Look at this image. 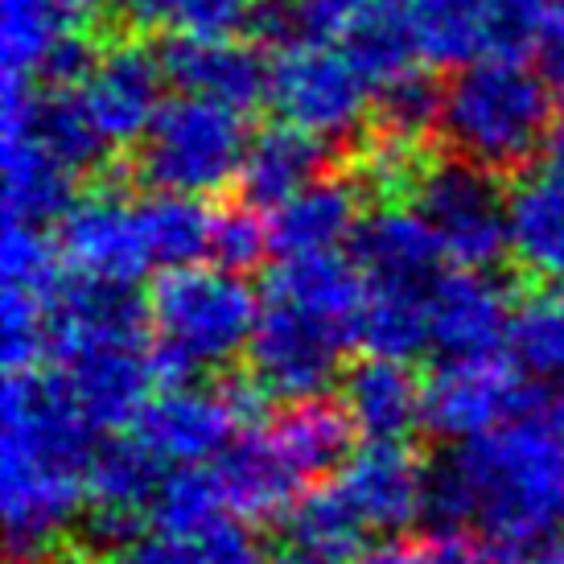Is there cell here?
Listing matches in <instances>:
<instances>
[{"label":"cell","mask_w":564,"mask_h":564,"mask_svg":"<svg viewBox=\"0 0 564 564\" xmlns=\"http://www.w3.org/2000/svg\"><path fill=\"white\" fill-rule=\"evenodd\" d=\"M561 511L564 445L552 429L516 421L429 462L424 516L441 528L466 532V523H478L495 544H511L552 532Z\"/></svg>","instance_id":"1"},{"label":"cell","mask_w":564,"mask_h":564,"mask_svg":"<svg viewBox=\"0 0 564 564\" xmlns=\"http://www.w3.org/2000/svg\"><path fill=\"white\" fill-rule=\"evenodd\" d=\"M552 128V79L528 58H482L441 87V141L490 177L528 170L549 149Z\"/></svg>","instance_id":"2"},{"label":"cell","mask_w":564,"mask_h":564,"mask_svg":"<svg viewBox=\"0 0 564 564\" xmlns=\"http://www.w3.org/2000/svg\"><path fill=\"white\" fill-rule=\"evenodd\" d=\"M144 310L158 379L173 388L248 350L260 322V301L243 276L215 264L161 272Z\"/></svg>","instance_id":"3"},{"label":"cell","mask_w":564,"mask_h":564,"mask_svg":"<svg viewBox=\"0 0 564 564\" xmlns=\"http://www.w3.org/2000/svg\"><path fill=\"white\" fill-rule=\"evenodd\" d=\"M248 144L243 111L194 95H173L141 141V177L158 194H219L239 182Z\"/></svg>","instance_id":"4"},{"label":"cell","mask_w":564,"mask_h":564,"mask_svg":"<svg viewBox=\"0 0 564 564\" xmlns=\"http://www.w3.org/2000/svg\"><path fill=\"white\" fill-rule=\"evenodd\" d=\"M416 0H260L256 21L284 42L314 37L350 54L367 70V79L383 83L416 70V30H412Z\"/></svg>","instance_id":"5"},{"label":"cell","mask_w":564,"mask_h":564,"mask_svg":"<svg viewBox=\"0 0 564 564\" xmlns=\"http://www.w3.org/2000/svg\"><path fill=\"white\" fill-rule=\"evenodd\" d=\"M268 104L276 108L281 124L322 144H338L355 141L376 111V83L343 50L314 37H293L272 58Z\"/></svg>","instance_id":"6"},{"label":"cell","mask_w":564,"mask_h":564,"mask_svg":"<svg viewBox=\"0 0 564 564\" xmlns=\"http://www.w3.org/2000/svg\"><path fill=\"white\" fill-rule=\"evenodd\" d=\"M412 206L457 268H490L511 251V198L499 177L466 161H429L412 186Z\"/></svg>","instance_id":"7"},{"label":"cell","mask_w":564,"mask_h":564,"mask_svg":"<svg viewBox=\"0 0 564 564\" xmlns=\"http://www.w3.org/2000/svg\"><path fill=\"white\" fill-rule=\"evenodd\" d=\"M264 408L260 383H231L215 388H170L149 400L137 421V437L173 466H198L219 457Z\"/></svg>","instance_id":"8"},{"label":"cell","mask_w":564,"mask_h":564,"mask_svg":"<svg viewBox=\"0 0 564 564\" xmlns=\"http://www.w3.org/2000/svg\"><path fill=\"white\" fill-rule=\"evenodd\" d=\"M165 79H170L165 63L153 50L144 42L120 37L111 46L95 50L70 87L104 149H124L149 137L153 120L165 108Z\"/></svg>","instance_id":"9"},{"label":"cell","mask_w":564,"mask_h":564,"mask_svg":"<svg viewBox=\"0 0 564 564\" xmlns=\"http://www.w3.org/2000/svg\"><path fill=\"white\" fill-rule=\"evenodd\" d=\"M95 0H0L4 83L70 87L91 58L87 25Z\"/></svg>","instance_id":"10"},{"label":"cell","mask_w":564,"mask_h":564,"mask_svg":"<svg viewBox=\"0 0 564 564\" xmlns=\"http://www.w3.org/2000/svg\"><path fill=\"white\" fill-rule=\"evenodd\" d=\"M528 408H535L532 383L499 355L445 359L424 383V424L457 445L516 424Z\"/></svg>","instance_id":"11"},{"label":"cell","mask_w":564,"mask_h":564,"mask_svg":"<svg viewBox=\"0 0 564 564\" xmlns=\"http://www.w3.org/2000/svg\"><path fill=\"white\" fill-rule=\"evenodd\" d=\"M355 264L362 268L367 301L433 310V293L445 276V251L416 206H383L362 219L355 236Z\"/></svg>","instance_id":"12"},{"label":"cell","mask_w":564,"mask_h":564,"mask_svg":"<svg viewBox=\"0 0 564 564\" xmlns=\"http://www.w3.org/2000/svg\"><path fill=\"white\" fill-rule=\"evenodd\" d=\"M346 343H350L346 329L264 297L248 346L251 383H260L264 395H281L289 404L314 400L338 371Z\"/></svg>","instance_id":"13"},{"label":"cell","mask_w":564,"mask_h":564,"mask_svg":"<svg viewBox=\"0 0 564 564\" xmlns=\"http://www.w3.org/2000/svg\"><path fill=\"white\" fill-rule=\"evenodd\" d=\"M58 376L83 408V416L95 429H120L137 424L153 400L158 362L153 343L144 334H111V338H87L54 350Z\"/></svg>","instance_id":"14"},{"label":"cell","mask_w":564,"mask_h":564,"mask_svg":"<svg viewBox=\"0 0 564 564\" xmlns=\"http://www.w3.org/2000/svg\"><path fill=\"white\" fill-rule=\"evenodd\" d=\"M161 466L165 462L141 437H108L95 445L83 507V535L95 561L141 535V519L153 516V499L165 482Z\"/></svg>","instance_id":"15"},{"label":"cell","mask_w":564,"mask_h":564,"mask_svg":"<svg viewBox=\"0 0 564 564\" xmlns=\"http://www.w3.org/2000/svg\"><path fill=\"white\" fill-rule=\"evenodd\" d=\"M58 251L70 276L95 284L132 289L153 268L141 203H128L108 189L87 194L66 210L58 223Z\"/></svg>","instance_id":"16"},{"label":"cell","mask_w":564,"mask_h":564,"mask_svg":"<svg viewBox=\"0 0 564 564\" xmlns=\"http://www.w3.org/2000/svg\"><path fill=\"white\" fill-rule=\"evenodd\" d=\"M511 293L482 268H454L445 272L433 293V346L445 359H486L511 346L516 326Z\"/></svg>","instance_id":"17"},{"label":"cell","mask_w":564,"mask_h":564,"mask_svg":"<svg viewBox=\"0 0 564 564\" xmlns=\"http://www.w3.org/2000/svg\"><path fill=\"white\" fill-rule=\"evenodd\" d=\"M338 486L355 502L367 532H404L424 516L429 462H421L404 441H367L359 454L346 457Z\"/></svg>","instance_id":"18"},{"label":"cell","mask_w":564,"mask_h":564,"mask_svg":"<svg viewBox=\"0 0 564 564\" xmlns=\"http://www.w3.org/2000/svg\"><path fill=\"white\" fill-rule=\"evenodd\" d=\"M161 63H165L173 87L194 99H210L231 111H251L260 99H268L272 63H264L260 50L239 37L170 42Z\"/></svg>","instance_id":"19"},{"label":"cell","mask_w":564,"mask_h":564,"mask_svg":"<svg viewBox=\"0 0 564 564\" xmlns=\"http://www.w3.org/2000/svg\"><path fill=\"white\" fill-rule=\"evenodd\" d=\"M0 165H4V223H42L58 219L79 203L75 198V173L50 153L30 132V124L0 111Z\"/></svg>","instance_id":"20"},{"label":"cell","mask_w":564,"mask_h":564,"mask_svg":"<svg viewBox=\"0 0 564 564\" xmlns=\"http://www.w3.org/2000/svg\"><path fill=\"white\" fill-rule=\"evenodd\" d=\"M268 301L293 305L301 314L322 317L329 326L346 329L359 338L362 305H367V281L362 268L343 251H322V256H289L272 268L264 284Z\"/></svg>","instance_id":"21"},{"label":"cell","mask_w":564,"mask_h":564,"mask_svg":"<svg viewBox=\"0 0 564 564\" xmlns=\"http://www.w3.org/2000/svg\"><path fill=\"white\" fill-rule=\"evenodd\" d=\"M215 482H219L223 507L236 511L239 519L268 523V519H289L297 507L301 478L281 457L268 433H239L219 457H215Z\"/></svg>","instance_id":"22"},{"label":"cell","mask_w":564,"mask_h":564,"mask_svg":"<svg viewBox=\"0 0 564 564\" xmlns=\"http://www.w3.org/2000/svg\"><path fill=\"white\" fill-rule=\"evenodd\" d=\"M343 408L367 441H408L424 424V383L404 359L367 355L346 367Z\"/></svg>","instance_id":"23"},{"label":"cell","mask_w":564,"mask_h":564,"mask_svg":"<svg viewBox=\"0 0 564 564\" xmlns=\"http://www.w3.org/2000/svg\"><path fill=\"white\" fill-rule=\"evenodd\" d=\"M362 194L346 177H322L297 198H289L281 210L268 215L272 227V251L289 256H322V251H343V243H355L362 227Z\"/></svg>","instance_id":"24"},{"label":"cell","mask_w":564,"mask_h":564,"mask_svg":"<svg viewBox=\"0 0 564 564\" xmlns=\"http://www.w3.org/2000/svg\"><path fill=\"white\" fill-rule=\"evenodd\" d=\"M322 158H326V144L297 128H264L260 137H251L243 170H239L243 203L256 210H281L301 189L322 182Z\"/></svg>","instance_id":"25"},{"label":"cell","mask_w":564,"mask_h":564,"mask_svg":"<svg viewBox=\"0 0 564 564\" xmlns=\"http://www.w3.org/2000/svg\"><path fill=\"white\" fill-rule=\"evenodd\" d=\"M350 433H355V424L346 416V408L329 404L322 395L293 400L268 429L272 445L281 449V457L293 466L301 482L322 478L334 466H346L343 457L350 454Z\"/></svg>","instance_id":"26"},{"label":"cell","mask_w":564,"mask_h":564,"mask_svg":"<svg viewBox=\"0 0 564 564\" xmlns=\"http://www.w3.org/2000/svg\"><path fill=\"white\" fill-rule=\"evenodd\" d=\"M511 256L535 276L564 281V189L549 173L519 182L511 194Z\"/></svg>","instance_id":"27"},{"label":"cell","mask_w":564,"mask_h":564,"mask_svg":"<svg viewBox=\"0 0 564 564\" xmlns=\"http://www.w3.org/2000/svg\"><path fill=\"white\" fill-rule=\"evenodd\" d=\"M284 532L297 544V552L317 556L326 564H343L350 556H362L367 544V523L355 511V502L346 499V490L334 482H322L314 490H305L297 499V507L284 519Z\"/></svg>","instance_id":"28"},{"label":"cell","mask_w":564,"mask_h":564,"mask_svg":"<svg viewBox=\"0 0 564 564\" xmlns=\"http://www.w3.org/2000/svg\"><path fill=\"white\" fill-rule=\"evenodd\" d=\"M144 239H149V256L153 268L173 272V268H194L210 260V227L215 215L206 210L198 198H182V194H153L141 203Z\"/></svg>","instance_id":"29"},{"label":"cell","mask_w":564,"mask_h":564,"mask_svg":"<svg viewBox=\"0 0 564 564\" xmlns=\"http://www.w3.org/2000/svg\"><path fill=\"white\" fill-rule=\"evenodd\" d=\"M260 0H132V13L144 30L170 33L173 42L194 37H236L248 21H256Z\"/></svg>","instance_id":"30"},{"label":"cell","mask_w":564,"mask_h":564,"mask_svg":"<svg viewBox=\"0 0 564 564\" xmlns=\"http://www.w3.org/2000/svg\"><path fill=\"white\" fill-rule=\"evenodd\" d=\"M223 495L215 474H203L198 466H177L165 474L158 499H153V523L158 532L170 535H203L206 528H215L223 519Z\"/></svg>","instance_id":"31"},{"label":"cell","mask_w":564,"mask_h":564,"mask_svg":"<svg viewBox=\"0 0 564 564\" xmlns=\"http://www.w3.org/2000/svg\"><path fill=\"white\" fill-rule=\"evenodd\" d=\"M511 355L528 376H564V281L519 305Z\"/></svg>","instance_id":"32"},{"label":"cell","mask_w":564,"mask_h":564,"mask_svg":"<svg viewBox=\"0 0 564 564\" xmlns=\"http://www.w3.org/2000/svg\"><path fill=\"white\" fill-rule=\"evenodd\" d=\"M272 251V227L268 219L256 210V206L239 203L227 206L215 215V227H210V260L223 272H248Z\"/></svg>","instance_id":"33"},{"label":"cell","mask_w":564,"mask_h":564,"mask_svg":"<svg viewBox=\"0 0 564 564\" xmlns=\"http://www.w3.org/2000/svg\"><path fill=\"white\" fill-rule=\"evenodd\" d=\"M359 564H495V556L470 532L437 528L421 540H392V544L367 549Z\"/></svg>","instance_id":"34"},{"label":"cell","mask_w":564,"mask_h":564,"mask_svg":"<svg viewBox=\"0 0 564 564\" xmlns=\"http://www.w3.org/2000/svg\"><path fill=\"white\" fill-rule=\"evenodd\" d=\"M194 564H264V549L248 528L219 519L215 528L194 535Z\"/></svg>","instance_id":"35"},{"label":"cell","mask_w":564,"mask_h":564,"mask_svg":"<svg viewBox=\"0 0 564 564\" xmlns=\"http://www.w3.org/2000/svg\"><path fill=\"white\" fill-rule=\"evenodd\" d=\"M99 564H194V535L141 532L124 549L99 556Z\"/></svg>","instance_id":"36"},{"label":"cell","mask_w":564,"mask_h":564,"mask_svg":"<svg viewBox=\"0 0 564 564\" xmlns=\"http://www.w3.org/2000/svg\"><path fill=\"white\" fill-rule=\"evenodd\" d=\"M495 564H564V535L535 532L511 544H499Z\"/></svg>","instance_id":"37"},{"label":"cell","mask_w":564,"mask_h":564,"mask_svg":"<svg viewBox=\"0 0 564 564\" xmlns=\"http://www.w3.org/2000/svg\"><path fill=\"white\" fill-rule=\"evenodd\" d=\"M540 50L544 54L564 50V0H544V37H540Z\"/></svg>","instance_id":"38"},{"label":"cell","mask_w":564,"mask_h":564,"mask_svg":"<svg viewBox=\"0 0 564 564\" xmlns=\"http://www.w3.org/2000/svg\"><path fill=\"white\" fill-rule=\"evenodd\" d=\"M544 173L564 189V111L556 116V128H552L549 149H544Z\"/></svg>","instance_id":"39"},{"label":"cell","mask_w":564,"mask_h":564,"mask_svg":"<svg viewBox=\"0 0 564 564\" xmlns=\"http://www.w3.org/2000/svg\"><path fill=\"white\" fill-rule=\"evenodd\" d=\"M549 424H552V433H556V437H561V445H564V388L549 400Z\"/></svg>","instance_id":"40"},{"label":"cell","mask_w":564,"mask_h":564,"mask_svg":"<svg viewBox=\"0 0 564 564\" xmlns=\"http://www.w3.org/2000/svg\"><path fill=\"white\" fill-rule=\"evenodd\" d=\"M544 75H549V79L564 91V50H552V54H544Z\"/></svg>","instance_id":"41"},{"label":"cell","mask_w":564,"mask_h":564,"mask_svg":"<svg viewBox=\"0 0 564 564\" xmlns=\"http://www.w3.org/2000/svg\"><path fill=\"white\" fill-rule=\"evenodd\" d=\"M276 564H326V561H317V556H305V552H289V556H281Z\"/></svg>","instance_id":"42"},{"label":"cell","mask_w":564,"mask_h":564,"mask_svg":"<svg viewBox=\"0 0 564 564\" xmlns=\"http://www.w3.org/2000/svg\"><path fill=\"white\" fill-rule=\"evenodd\" d=\"M13 564H66L58 556H30V561H13Z\"/></svg>","instance_id":"43"}]
</instances>
